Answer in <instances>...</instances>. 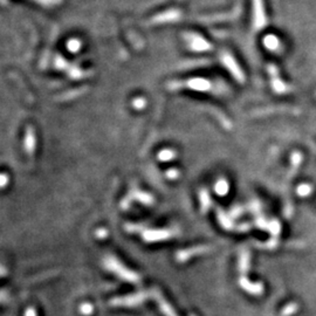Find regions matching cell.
Returning <instances> with one entry per match:
<instances>
[{
	"instance_id": "cell-1",
	"label": "cell",
	"mask_w": 316,
	"mask_h": 316,
	"mask_svg": "<svg viewBox=\"0 0 316 316\" xmlns=\"http://www.w3.org/2000/svg\"><path fill=\"white\" fill-rule=\"evenodd\" d=\"M269 74L272 76V86L274 88V90L276 93L283 94V93H288L289 90H292L287 84L285 82H282L281 80L279 79V75H278V69H276L275 66H269Z\"/></svg>"
},
{
	"instance_id": "cell-2",
	"label": "cell",
	"mask_w": 316,
	"mask_h": 316,
	"mask_svg": "<svg viewBox=\"0 0 316 316\" xmlns=\"http://www.w3.org/2000/svg\"><path fill=\"white\" fill-rule=\"evenodd\" d=\"M254 13H255V18H254L255 27L256 28L265 27L266 17H265V12H263L262 0H254Z\"/></svg>"
},
{
	"instance_id": "cell-3",
	"label": "cell",
	"mask_w": 316,
	"mask_h": 316,
	"mask_svg": "<svg viewBox=\"0 0 316 316\" xmlns=\"http://www.w3.org/2000/svg\"><path fill=\"white\" fill-rule=\"evenodd\" d=\"M265 45L269 50H278L280 46V42L278 40V38L274 37V35H268L265 39Z\"/></svg>"
},
{
	"instance_id": "cell-4",
	"label": "cell",
	"mask_w": 316,
	"mask_h": 316,
	"mask_svg": "<svg viewBox=\"0 0 316 316\" xmlns=\"http://www.w3.org/2000/svg\"><path fill=\"white\" fill-rule=\"evenodd\" d=\"M312 191H313V189H312L311 185H308V184H301L298 188V194L301 195V197H307V195L312 193Z\"/></svg>"
},
{
	"instance_id": "cell-5",
	"label": "cell",
	"mask_w": 316,
	"mask_h": 316,
	"mask_svg": "<svg viewBox=\"0 0 316 316\" xmlns=\"http://www.w3.org/2000/svg\"><path fill=\"white\" fill-rule=\"evenodd\" d=\"M296 309H298V305H295V304H291V305L288 306L287 308L285 309V311H283V315H285V316H287V315H292L293 313L296 312Z\"/></svg>"
}]
</instances>
